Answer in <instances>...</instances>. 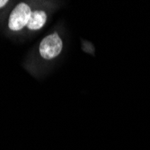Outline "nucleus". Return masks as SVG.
Returning a JSON list of instances; mask_svg holds the SVG:
<instances>
[{
	"label": "nucleus",
	"instance_id": "1",
	"mask_svg": "<svg viewBox=\"0 0 150 150\" xmlns=\"http://www.w3.org/2000/svg\"><path fill=\"white\" fill-rule=\"evenodd\" d=\"M63 40L58 32L46 35L39 43V55L44 60L57 59L63 50Z\"/></svg>",
	"mask_w": 150,
	"mask_h": 150
},
{
	"label": "nucleus",
	"instance_id": "2",
	"mask_svg": "<svg viewBox=\"0 0 150 150\" xmlns=\"http://www.w3.org/2000/svg\"><path fill=\"white\" fill-rule=\"evenodd\" d=\"M33 13V9L28 3H18L11 11L8 20L7 27L9 31L18 33L26 28Z\"/></svg>",
	"mask_w": 150,
	"mask_h": 150
},
{
	"label": "nucleus",
	"instance_id": "3",
	"mask_svg": "<svg viewBox=\"0 0 150 150\" xmlns=\"http://www.w3.org/2000/svg\"><path fill=\"white\" fill-rule=\"evenodd\" d=\"M48 21V13L43 9L33 10L29 23L26 26V30L29 32H38L42 30Z\"/></svg>",
	"mask_w": 150,
	"mask_h": 150
},
{
	"label": "nucleus",
	"instance_id": "4",
	"mask_svg": "<svg viewBox=\"0 0 150 150\" xmlns=\"http://www.w3.org/2000/svg\"><path fill=\"white\" fill-rule=\"evenodd\" d=\"M8 3V0H0V9H3L4 7H6Z\"/></svg>",
	"mask_w": 150,
	"mask_h": 150
}]
</instances>
